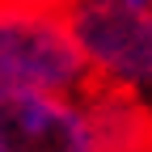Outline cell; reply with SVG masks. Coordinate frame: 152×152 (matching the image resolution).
I'll list each match as a JSON object with an SVG mask.
<instances>
[{
	"label": "cell",
	"mask_w": 152,
	"mask_h": 152,
	"mask_svg": "<svg viewBox=\"0 0 152 152\" xmlns=\"http://www.w3.org/2000/svg\"><path fill=\"white\" fill-rule=\"evenodd\" d=\"M89 85L93 72L68 13L0 4V89L85 93Z\"/></svg>",
	"instance_id": "1"
},
{
	"label": "cell",
	"mask_w": 152,
	"mask_h": 152,
	"mask_svg": "<svg viewBox=\"0 0 152 152\" xmlns=\"http://www.w3.org/2000/svg\"><path fill=\"white\" fill-rule=\"evenodd\" d=\"M68 21L93 80L131 93L152 89V9H131L118 0H76Z\"/></svg>",
	"instance_id": "2"
},
{
	"label": "cell",
	"mask_w": 152,
	"mask_h": 152,
	"mask_svg": "<svg viewBox=\"0 0 152 152\" xmlns=\"http://www.w3.org/2000/svg\"><path fill=\"white\" fill-rule=\"evenodd\" d=\"M0 152H93L85 93L0 89Z\"/></svg>",
	"instance_id": "3"
},
{
	"label": "cell",
	"mask_w": 152,
	"mask_h": 152,
	"mask_svg": "<svg viewBox=\"0 0 152 152\" xmlns=\"http://www.w3.org/2000/svg\"><path fill=\"white\" fill-rule=\"evenodd\" d=\"M93 152H152V106L131 89L93 80L85 89Z\"/></svg>",
	"instance_id": "4"
},
{
	"label": "cell",
	"mask_w": 152,
	"mask_h": 152,
	"mask_svg": "<svg viewBox=\"0 0 152 152\" xmlns=\"http://www.w3.org/2000/svg\"><path fill=\"white\" fill-rule=\"evenodd\" d=\"M9 9H38V13H68L76 0H0Z\"/></svg>",
	"instance_id": "5"
},
{
	"label": "cell",
	"mask_w": 152,
	"mask_h": 152,
	"mask_svg": "<svg viewBox=\"0 0 152 152\" xmlns=\"http://www.w3.org/2000/svg\"><path fill=\"white\" fill-rule=\"evenodd\" d=\"M118 4H131V9H152V0H118Z\"/></svg>",
	"instance_id": "6"
}]
</instances>
